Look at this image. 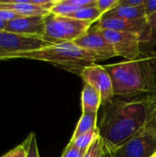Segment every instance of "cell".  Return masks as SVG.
Listing matches in <instances>:
<instances>
[{"label": "cell", "mask_w": 156, "mask_h": 157, "mask_svg": "<svg viewBox=\"0 0 156 157\" xmlns=\"http://www.w3.org/2000/svg\"><path fill=\"white\" fill-rule=\"evenodd\" d=\"M103 148H104V140L99 135L83 157H100L103 152Z\"/></svg>", "instance_id": "cell-19"}, {"label": "cell", "mask_w": 156, "mask_h": 157, "mask_svg": "<svg viewBox=\"0 0 156 157\" xmlns=\"http://www.w3.org/2000/svg\"><path fill=\"white\" fill-rule=\"evenodd\" d=\"M45 29V17H19L6 23L5 30L32 37H43Z\"/></svg>", "instance_id": "cell-11"}, {"label": "cell", "mask_w": 156, "mask_h": 157, "mask_svg": "<svg viewBox=\"0 0 156 157\" xmlns=\"http://www.w3.org/2000/svg\"><path fill=\"white\" fill-rule=\"evenodd\" d=\"M24 143L27 148V157H40L36 134L34 132H30Z\"/></svg>", "instance_id": "cell-18"}, {"label": "cell", "mask_w": 156, "mask_h": 157, "mask_svg": "<svg viewBox=\"0 0 156 157\" xmlns=\"http://www.w3.org/2000/svg\"><path fill=\"white\" fill-rule=\"evenodd\" d=\"M99 135H100V132H99V128L97 127L93 131L82 134L81 136L77 137L74 140H71L70 144L86 154V151L89 149V147L93 144V143Z\"/></svg>", "instance_id": "cell-17"}, {"label": "cell", "mask_w": 156, "mask_h": 157, "mask_svg": "<svg viewBox=\"0 0 156 157\" xmlns=\"http://www.w3.org/2000/svg\"><path fill=\"white\" fill-rule=\"evenodd\" d=\"M17 17H19V16H17V14L11 12V11H7V10H3L0 9V21L3 22H9Z\"/></svg>", "instance_id": "cell-24"}, {"label": "cell", "mask_w": 156, "mask_h": 157, "mask_svg": "<svg viewBox=\"0 0 156 157\" xmlns=\"http://www.w3.org/2000/svg\"><path fill=\"white\" fill-rule=\"evenodd\" d=\"M97 25L104 29L139 33L143 38L142 45L148 43L152 35V29L149 27L146 17L137 20H127L117 17H109L103 15L97 21Z\"/></svg>", "instance_id": "cell-10"}, {"label": "cell", "mask_w": 156, "mask_h": 157, "mask_svg": "<svg viewBox=\"0 0 156 157\" xmlns=\"http://www.w3.org/2000/svg\"><path fill=\"white\" fill-rule=\"evenodd\" d=\"M91 26L90 22L50 13L45 17V29L42 39L51 44L74 42L85 35Z\"/></svg>", "instance_id": "cell-4"}, {"label": "cell", "mask_w": 156, "mask_h": 157, "mask_svg": "<svg viewBox=\"0 0 156 157\" xmlns=\"http://www.w3.org/2000/svg\"><path fill=\"white\" fill-rule=\"evenodd\" d=\"M80 77L86 84L91 86L100 94L102 104L111 102L112 98L115 97L112 79L104 66L97 63L88 66L82 71Z\"/></svg>", "instance_id": "cell-7"}, {"label": "cell", "mask_w": 156, "mask_h": 157, "mask_svg": "<svg viewBox=\"0 0 156 157\" xmlns=\"http://www.w3.org/2000/svg\"><path fill=\"white\" fill-rule=\"evenodd\" d=\"M120 4V0H97V7L103 15L114 9Z\"/></svg>", "instance_id": "cell-20"}, {"label": "cell", "mask_w": 156, "mask_h": 157, "mask_svg": "<svg viewBox=\"0 0 156 157\" xmlns=\"http://www.w3.org/2000/svg\"><path fill=\"white\" fill-rule=\"evenodd\" d=\"M101 104L102 98L100 94L91 86L85 83L81 93L82 113L97 112Z\"/></svg>", "instance_id": "cell-13"}, {"label": "cell", "mask_w": 156, "mask_h": 157, "mask_svg": "<svg viewBox=\"0 0 156 157\" xmlns=\"http://www.w3.org/2000/svg\"><path fill=\"white\" fill-rule=\"evenodd\" d=\"M6 26V22L0 21V30H3V29H5Z\"/></svg>", "instance_id": "cell-30"}, {"label": "cell", "mask_w": 156, "mask_h": 157, "mask_svg": "<svg viewBox=\"0 0 156 157\" xmlns=\"http://www.w3.org/2000/svg\"><path fill=\"white\" fill-rule=\"evenodd\" d=\"M74 42L82 49L97 55L100 61L117 56L112 45L104 37L101 29L97 25L91 27L85 35Z\"/></svg>", "instance_id": "cell-8"}, {"label": "cell", "mask_w": 156, "mask_h": 157, "mask_svg": "<svg viewBox=\"0 0 156 157\" xmlns=\"http://www.w3.org/2000/svg\"><path fill=\"white\" fill-rule=\"evenodd\" d=\"M155 115L156 94L127 101H111L98 127L100 136L115 150L145 132Z\"/></svg>", "instance_id": "cell-1"}, {"label": "cell", "mask_w": 156, "mask_h": 157, "mask_svg": "<svg viewBox=\"0 0 156 157\" xmlns=\"http://www.w3.org/2000/svg\"><path fill=\"white\" fill-rule=\"evenodd\" d=\"M153 157H156V153H155V155H154V156Z\"/></svg>", "instance_id": "cell-31"}, {"label": "cell", "mask_w": 156, "mask_h": 157, "mask_svg": "<svg viewBox=\"0 0 156 157\" xmlns=\"http://www.w3.org/2000/svg\"><path fill=\"white\" fill-rule=\"evenodd\" d=\"M0 9L11 11L19 17H46L50 14L36 6L33 0H0Z\"/></svg>", "instance_id": "cell-12"}, {"label": "cell", "mask_w": 156, "mask_h": 157, "mask_svg": "<svg viewBox=\"0 0 156 157\" xmlns=\"http://www.w3.org/2000/svg\"><path fill=\"white\" fill-rule=\"evenodd\" d=\"M143 7L146 17L152 16L156 12V0H145Z\"/></svg>", "instance_id": "cell-23"}, {"label": "cell", "mask_w": 156, "mask_h": 157, "mask_svg": "<svg viewBox=\"0 0 156 157\" xmlns=\"http://www.w3.org/2000/svg\"><path fill=\"white\" fill-rule=\"evenodd\" d=\"M113 84L115 97L156 94V54L141 55L132 61L104 65Z\"/></svg>", "instance_id": "cell-2"}, {"label": "cell", "mask_w": 156, "mask_h": 157, "mask_svg": "<svg viewBox=\"0 0 156 157\" xmlns=\"http://www.w3.org/2000/svg\"><path fill=\"white\" fill-rule=\"evenodd\" d=\"M147 130H149L153 134H154L156 136V115L154 116V120L152 121V122H151V124L149 125V127H148Z\"/></svg>", "instance_id": "cell-29"}, {"label": "cell", "mask_w": 156, "mask_h": 157, "mask_svg": "<svg viewBox=\"0 0 156 157\" xmlns=\"http://www.w3.org/2000/svg\"><path fill=\"white\" fill-rule=\"evenodd\" d=\"M97 112L82 113L71 140H74L77 137L81 136L82 134L86 133L97 128L98 126L97 125Z\"/></svg>", "instance_id": "cell-15"}, {"label": "cell", "mask_w": 156, "mask_h": 157, "mask_svg": "<svg viewBox=\"0 0 156 157\" xmlns=\"http://www.w3.org/2000/svg\"><path fill=\"white\" fill-rule=\"evenodd\" d=\"M101 31L104 37L112 45L117 56H121L127 59V61H132L143 54V38L139 33L104 29H101Z\"/></svg>", "instance_id": "cell-6"}, {"label": "cell", "mask_w": 156, "mask_h": 157, "mask_svg": "<svg viewBox=\"0 0 156 157\" xmlns=\"http://www.w3.org/2000/svg\"><path fill=\"white\" fill-rule=\"evenodd\" d=\"M100 157H115L114 154H113V151L112 149L105 143L104 141V148H103V152H102V155Z\"/></svg>", "instance_id": "cell-26"}, {"label": "cell", "mask_w": 156, "mask_h": 157, "mask_svg": "<svg viewBox=\"0 0 156 157\" xmlns=\"http://www.w3.org/2000/svg\"><path fill=\"white\" fill-rule=\"evenodd\" d=\"M51 44L40 37L23 36L3 29L0 30V61L7 60L10 56L17 53L36 51Z\"/></svg>", "instance_id": "cell-5"}, {"label": "cell", "mask_w": 156, "mask_h": 157, "mask_svg": "<svg viewBox=\"0 0 156 157\" xmlns=\"http://www.w3.org/2000/svg\"><path fill=\"white\" fill-rule=\"evenodd\" d=\"M85 153H83L82 151H80L79 149H77L76 147H74L73 144L69 143L65 147L62 157H83Z\"/></svg>", "instance_id": "cell-22"}, {"label": "cell", "mask_w": 156, "mask_h": 157, "mask_svg": "<svg viewBox=\"0 0 156 157\" xmlns=\"http://www.w3.org/2000/svg\"><path fill=\"white\" fill-rule=\"evenodd\" d=\"M10 59H29L50 63L59 68L80 76L82 71L100 59L94 53L77 46L74 42H63L51 44L44 48L17 53L10 56Z\"/></svg>", "instance_id": "cell-3"}, {"label": "cell", "mask_w": 156, "mask_h": 157, "mask_svg": "<svg viewBox=\"0 0 156 157\" xmlns=\"http://www.w3.org/2000/svg\"><path fill=\"white\" fill-rule=\"evenodd\" d=\"M146 18H147V22L149 24V27H150V29H152V32H153L154 30L156 29V12L154 14H153L152 16L147 17Z\"/></svg>", "instance_id": "cell-27"}, {"label": "cell", "mask_w": 156, "mask_h": 157, "mask_svg": "<svg viewBox=\"0 0 156 157\" xmlns=\"http://www.w3.org/2000/svg\"><path fill=\"white\" fill-rule=\"evenodd\" d=\"M0 157H27V148L25 143L16 146Z\"/></svg>", "instance_id": "cell-21"}, {"label": "cell", "mask_w": 156, "mask_h": 157, "mask_svg": "<svg viewBox=\"0 0 156 157\" xmlns=\"http://www.w3.org/2000/svg\"><path fill=\"white\" fill-rule=\"evenodd\" d=\"M112 151L115 157H153L156 153V136L146 130Z\"/></svg>", "instance_id": "cell-9"}, {"label": "cell", "mask_w": 156, "mask_h": 157, "mask_svg": "<svg viewBox=\"0 0 156 157\" xmlns=\"http://www.w3.org/2000/svg\"><path fill=\"white\" fill-rule=\"evenodd\" d=\"M104 16L109 17L122 18L127 20H137L146 17L143 6L132 7V6H126L120 5L116 6L114 9L110 10L109 12L104 14Z\"/></svg>", "instance_id": "cell-14"}, {"label": "cell", "mask_w": 156, "mask_h": 157, "mask_svg": "<svg viewBox=\"0 0 156 157\" xmlns=\"http://www.w3.org/2000/svg\"><path fill=\"white\" fill-rule=\"evenodd\" d=\"M155 44H156V29L152 32V35H151V38H150L149 42H148V43H146V44H144V46H145V47H151V48H153Z\"/></svg>", "instance_id": "cell-28"}, {"label": "cell", "mask_w": 156, "mask_h": 157, "mask_svg": "<svg viewBox=\"0 0 156 157\" xmlns=\"http://www.w3.org/2000/svg\"><path fill=\"white\" fill-rule=\"evenodd\" d=\"M102 16H103V13L100 10H98L97 6H92V7H84V8L78 9L68 17L74 18V19L90 22L93 24L95 22H97L101 18Z\"/></svg>", "instance_id": "cell-16"}, {"label": "cell", "mask_w": 156, "mask_h": 157, "mask_svg": "<svg viewBox=\"0 0 156 157\" xmlns=\"http://www.w3.org/2000/svg\"><path fill=\"white\" fill-rule=\"evenodd\" d=\"M145 0H120V6H132V7H140L144 6Z\"/></svg>", "instance_id": "cell-25"}]
</instances>
